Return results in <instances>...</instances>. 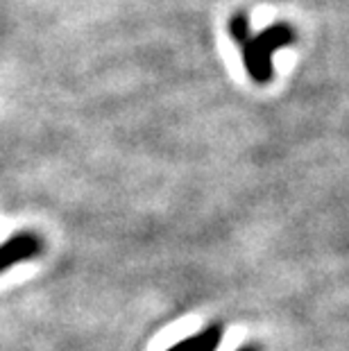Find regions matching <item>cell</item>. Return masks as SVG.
I'll return each mask as SVG.
<instances>
[{
    "label": "cell",
    "instance_id": "5",
    "mask_svg": "<svg viewBox=\"0 0 349 351\" xmlns=\"http://www.w3.org/2000/svg\"><path fill=\"white\" fill-rule=\"evenodd\" d=\"M239 351H258L256 347H241Z\"/></svg>",
    "mask_w": 349,
    "mask_h": 351
},
{
    "label": "cell",
    "instance_id": "1",
    "mask_svg": "<svg viewBox=\"0 0 349 351\" xmlns=\"http://www.w3.org/2000/svg\"><path fill=\"white\" fill-rule=\"evenodd\" d=\"M293 41H295V29L288 23H274L265 27L263 32L250 34L239 46L243 52V64H245V69H248L250 77L254 80L256 84H268L274 75V69H272L274 52L291 46Z\"/></svg>",
    "mask_w": 349,
    "mask_h": 351
},
{
    "label": "cell",
    "instance_id": "4",
    "mask_svg": "<svg viewBox=\"0 0 349 351\" xmlns=\"http://www.w3.org/2000/svg\"><path fill=\"white\" fill-rule=\"evenodd\" d=\"M229 34H232L236 46H241V43L252 34L250 32V21H248L245 14H236V16L229 21Z\"/></svg>",
    "mask_w": 349,
    "mask_h": 351
},
{
    "label": "cell",
    "instance_id": "3",
    "mask_svg": "<svg viewBox=\"0 0 349 351\" xmlns=\"http://www.w3.org/2000/svg\"><path fill=\"white\" fill-rule=\"evenodd\" d=\"M222 342V326L211 324L202 331L193 333L191 338L177 342L168 351H215Z\"/></svg>",
    "mask_w": 349,
    "mask_h": 351
},
{
    "label": "cell",
    "instance_id": "2",
    "mask_svg": "<svg viewBox=\"0 0 349 351\" xmlns=\"http://www.w3.org/2000/svg\"><path fill=\"white\" fill-rule=\"evenodd\" d=\"M39 252H41V241L34 234H29V231L10 238L7 243L0 245V272L10 270L14 263H21V261L34 258Z\"/></svg>",
    "mask_w": 349,
    "mask_h": 351
}]
</instances>
